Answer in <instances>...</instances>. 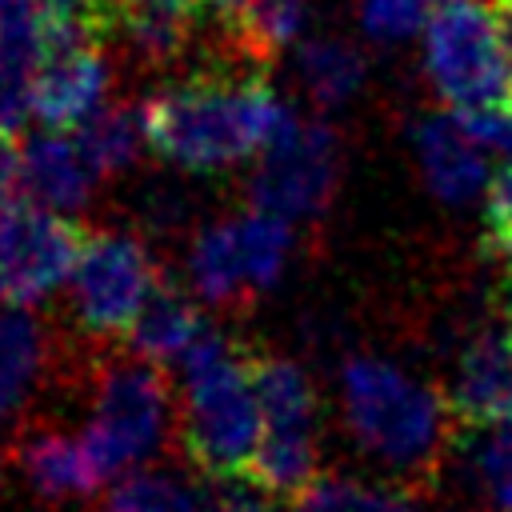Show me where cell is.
<instances>
[{
	"label": "cell",
	"mask_w": 512,
	"mask_h": 512,
	"mask_svg": "<svg viewBox=\"0 0 512 512\" xmlns=\"http://www.w3.org/2000/svg\"><path fill=\"white\" fill-rule=\"evenodd\" d=\"M296 112L256 80L192 76L144 100L148 144L184 172H224L264 152Z\"/></svg>",
	"instance_id": "1"
},
{
	"label": "cell",
	"mask_w": 512,
	"mask_h": 512,
	"mask_svg": "<svg viewBox=\"0 0 512 512\" xmlns=\"http://www.w3.org/2000/svg\"><path fill=\"white\" fill-rule=\"evenodd\" d=\"M340 408L352 440L400 480H432L448 456L452 428L460 424L448 392L380 356L344 360Z\"/></svg>",
	"instance_id": "2"
},
{
	"label": "cell",
	"mask_w": 512,
	"mask_h": 512,
	"mask_svg": "<svg viewBox=\"0 0 512 512\" xmlns=\"http://www.w3.org/2000/svg\"><path fill=\"white\" fill-rule=\"evenodd\" d=\"M184 392L176 408V440L184 460L212 480H240L264 440V408L252 380V356L224 332H204L180 356Z\"/></svg>",
	"instance_id": "3"
},
{
	"label": "cell",
	"mask_w": 512,
	"mask_h": 512,
	"mask_svg": "<svg viewBox=\"0 0 512 512\" xmlns=\"http://www.w3.org/2000/svg\"><path fill=\"white\" fill-rule=\"evenodd\" d=\"M172 420V388L164 368L128 352L108 356L92 368V416L80 432L100 480H116L140 464H148L164 440Z\"/></svg>",
	"instance_id": "4"
},
{
	"label": "cell",
	"mask_w": 512,
	"mask_h": 512,
	"mask_svg": "<svg viewBox=\"0 0 512 512\" xmlns=\"http://www.w3.org/2000/svg\"><path fill=\"white\" fill-rule=\"evenodd\" d=\"M424 64L436 92L456 108L512 104V60L492 4L444 0L424 24Z\"/></svg>",
	"instance_id": "5"
},
{
	"label": "cell",
	"mask_w": 512,
	"mask_h": 512,
	"mask_svg": "<svg viewBox=\"0 0 512 512\" xmlns=\"http://www.w3.org/2000/svg\"><path fill=\"white\" fill-rule=\"evenodd\" d=\"M340 188V140L320 120L292 116L284 132L260 152L248 180V200L284 220H312L328 212Z\"/></svg>",
	"instance_id": "6"
},
{
	"label": "cell",
	"mask_w": 512,
	"mask_h": 512,
	"mask_svg": "<svg viewBox=\"0 0 512 512\" xmlns=\"http://www.w3.org/2000/svg\"><path fill=\"white\" fill-rule=\"evenodd\" d=\"M156 276L160 268L152 252L144 248V240L128 232L88 236L72 268V280H68V304H72L76 324L96 340L124 336L144 296L152 292Z\"/></svg>",
	"instance_id": "7"
},
{
	"label": "cell",
	"mask_w": 512,
	"mask_h": 512,
	"mask_svg": "<svg viewBox=\"0 0 512 512\" xmlns=\"http://www.w3.org/2000/svg\"><path fill=\"white\" fill-rule=\"evenodd\" d=\"M84 228L28 196L0 208V276L8 304H40L64 280L84 252Z\"/></svg>",
	"instance_id": "8"
},
{
	"label": "cell",
	"mask_w": 512,
	"mask_h": 512,
	"mask_svg": "<svg viewBox=\"0 0 512 512\" xmlns=\"http://www.w3.org/2000/svg\"><path fill=\"white\" fill-rule=\"evenodd\" d=\"M108 92V64L100 44H76L48 52L32 72V100L28 112L40 120V128L76 132L96 108H104Z\"/></svg>",
	"instance_id": "9"
},
{
	"label": "cell",
	"mask_w": 512,
	"mask_h": 512,
	"mask_svg": "<svg viewBox=\"0 0 512 512\" xmlns=\"http://www.w3.org/2000/svg\"><path fill=\"white\" fill-rule=\"evenodd\" d=\"M412 148L424 184L444 204H472L488 192V152L476 144L460 112H428L412 128Z\"/></svg>",
	"instance_id": "10"
},
{
	"label": "cell",
	"mask_w": 512,
	"mask_h": 512,
	"mask_svg": "<svg viewBox=\"0 0 512 512\" xmlns=\"http://www.w3.org/2000/svg\"><path fill=\"white\" fill-rule=\"evenodd\" d=\"M448 400L460 424L488 428L512 420V332L480 328L464 340L452 364Z\"/></svg>",
	"instance_id": "11"
},
{
	"label": "cell",
	"mask_w": 512,
	"mask_h": 512,
	"mask_svg": "<svg viewBox=\"0 0 512 512\" xmlns=\"http://www.w3.org/2000/svg\"><path fill=\"white\" fill-rule=\"evenodd\" d=\"M52 352V332L36 312L24 304L0 312V428L24 420L44 380L52 376Z\"/></svg>",
	"instance_id": "12"
},
{
	"label": "cell",
	"mask_w": 512,
	"mask_h": 512,
	"mask_svg": "<svg viewBox=\"0 0 512 512\" xmlns=\"http://www.w3.org/2000/svg\"><path fill=\"white\" fill-rule=\"evenodd\" d=\"M200 332H204V316H200L192 292L180 280H172L168 272H160L152 292L144 296L136 320L128 324L124 344H128V352L164 368V364H180V356L188 352V344Z\"/></svg>",
	"instance_id": "13"
},
{
	"label": "cell",
	"mask_w": 512,
	"mask_h": 512,
	"mask_svg": "<svg viewBox=\"0 0 512 512\" xmlns=\"http://www.w3.org/2000/svg\"><path fill=\"white\" fill-rule=\"evenodd\" d=\"M16 464L28 488L44 500H76L92 496L104 480L84 448L80 436H68L60 428H28L16 444Z\"/></svg>",
	"instance_id": "14"
},
{
	"label": "cell",
	"mask_w": 512,
	"mask_h": 512,
	"mask_svg": "<svg viewBox=\"0 0 512 512\" xmlns=\"http://www.w3.org/2000/svg\"><path fill=\"white\" fill-rule=\"evenodd\" d=\"M24 196L56 208V212H80L92 200V168L80 156L76 136L40 128L36 136L24 140Z\"/></svg>",
	"instance_id": "15"
},
{
	"label": "cell",
	"mask_w": 512,
	"mask_h": 512,
	"mask_svg": "<svg viewBox=\"0 0 512 512\" xmlns=\"http://www.w3.org/2000/svg\"><path fill=\"white\" fill-rule=\"evenodd\" d=\"M188 284L204 304H212L220 312H240L256 300V288L248 280V264H244V252H240L236 220L204 224L192 236Z\"/></svg>",
	"instance_id": "16"
},
{
	"label": "cell",
	"mask_w": 512,
	"mask_h": 512,
	"mask_svg": "<svg viewBox=\"0 0 512 512\" xmlns=\"http://www.w3.org/2000/svg\"><path fill=\"white\" fill-rule=\"evenodd\" d=\"M252 380H256V396H260V408H264V432L316 436L320 396H316L312 376L296 360L260 352V356H252Z\"/></svg>",
	"instance_id": "17"
},
{
	"label": "cell",
	"mask_w": 512,
	"mask_h": 512,
	"mask_svg": "<svg viewBox=\"0 0 512 512\" xmlns=\"http://www.w3.org/2000/svg\"><path fill=\"white\" fill-rule=\"evenodd\" d=\"M76 144H80V156L84 164L92 168L96 180H108V176H120L128 172L136 160H140V148L148 144V124H144V104H104L96 108L76 132Z\"/></svg>",
	"instance_id": "18"
},
{
	"label": "cell",
	"mask_w": 512,
	"mask_h": 512,
	"mask_svg": "<svg viewBox=\"0 0 512 512\" xmlns=\"http://www.w3.org/2000/svg\"><path fill=\"white\" fill-rule=\"evenodd\" d=\"M304 16H308V0H244L236 20L224 24L228 52L248 64H268L300 36Z\"/></svg>",
	"instance_id": "19"
},
{
	"label": "cell",
	"mask_w": 512,
	"mask_h": 512,
	"mask_svg": "<svg viewBox=\"0 0 512 512\" xmlns=\"http://www.w3.org/2000/svg\"><path fill=\"white\" fill-rule=\"evenodd\" d=\"M296 72L320 108H340L364 84V56H360V48H352L340 36H320V40L300 44Z\"/></svg>",
	"instance_id": "20"
},
{
	"label": "cell",
	"mask_w": 512,
	"mask_h": 512,
	"mask_svg": "<svg viewBox=\"0 0 512 512\" xmlns=\"http://www.w3.org/2000/svg\"><path fill=\"white\" fill-rule=\"evenodd\" d=\"M208 508L212 504L184 476L140 464L104 488L96 512H208Z\"/></svg>",
	"instance_id": "21"
},
{
	"label": "cell",
	"mask_w": 512,
	"mask_h": 512,
	"mask_svg": "<svg viewBox=\"0 0 512 512\" xmlns=\"http://www.w3.org/2000/svg\"><path fill=\"white\" fill-rule=\"evenodd\" d=\"M296 512H420L416 496L396 484H372L356 476H316L308 492H300Z\"/></svg>",
	"instance_id": "22"
},
{
	"label": "cell",
	"mask_w": 512,
	"mask_h": 512,
	"mask_svg": "<svg viewBox=\"0 0 512 512\" xmlns=\"http://www.w3.org/2000/svg\"><path fill=\"white\" fill-rule=\"evenodd\" d=\"M116 32L124 36L128 52H132L140 64L164 68V64H176V60L188 52L192 16L156 12V8H120Z\"/></svg>",
	"instance_id": "23"
},
{
	"label": "cell",
	"mask_w": 512,
	"mask_h": 512,
	"mask_svg": "<svg viewBox=\"0 0 512 512\" xmlns=\"http://www.w3.org/2000/svg\"><path fill=\"white\" fill-rule=\"evenodd\" d=\"M236 232H240V252H244V264H248V280L260 292H268L280 272H284V260H288V244H292V232H288V220L284 216H272V212H244L236 216Z\"/></svg>",
	"instance_id": "24"
},
{
	"label": "cell",
	"mask_w": 512,
	"mask_h": 512,
	"mask_svg": "<svg viewBox=\"0 0 512 512\" xmlns=\"http://www.w3.org/2000/svg\"><path fill=\"white\" fill-rule=\"evenodd\" d=\"M472 472H476V488L484 504L492 512H512V420L480 428Z\"/></svg>",
	"instance_id": "25"
},
{
	"label": "cell",
	"mask_w": 512,
	"mask_h": 512,
	"mask_svg": "<svg viewBox=\"0 0 512 512\" xmlns=\"http://www.w3.org/2000/svg\"><path fill=\"white\" fill-rule=\"evenodd\" d=\"M432 0H360V24L372 40H408L424 28Z\"/></svg>",
	"instance_id": "26"
},
{
	"label": "cell",
	"mask_w": 512,
	"mask_h": 512,
	"mask_svg": "<svg viewBox=\"0 0 512 512\" xmlns=\"http://www.w3.org/2000/svg\"><path fill=\"white\" fill-rule=\"evenodd\" d=\"M32 72L36 64L0 40V136H12L20 128L32 100Z\"/></svg>",
	"instance_id": "27"
},
{
	"label": "cell",
	"mask_w": 512,
	"mask_h": 512,
	"mask_svg": "<svg viewBox=\"0 0 512 512\" xmlns=\"http://www.w3.org/2000/svg\"><path fill=\"white\" fill-rule=\"evenodd\" d=\"M460 120L468 124V132L476 136V144L488 156H504L512 160V104H480V108H464Z\"/></svg>",
	"instance_id": "28"
},
{
	"label": "cell",
	"mask_w": 512,
	"mask_h": 512,
	"mask_svg": "<svg viewBox=\"0 0 512 512\" xmlns=\"http://www.w3.org/2000/svg\"><path fill=\"white\" fill-rule=\"evenodd\" d=\"M484 228H488V244L512 236V160H504L484 192Z\"/></svg>",
	"instance_id": "29"
},
{
	"label": "cell",
	"mask_w": 512,
	"mask_h": 512,
	"mask_svg": "<svg viewBox=\"0 0 512 512\" xmlns=\"http://www.w3.org/2000/svg\"><path fill=\"white\" fill-rule=\"evenodd\" d=\"M24 196V156L12 136H0V208Z\"/></svg>",
	"instance_id": "30"
},
{
	"label": "cell",
	"mask_w": 512,
	"mask_h": 512,
	"mask_svg": "<svg viewBox=\"0 0 512 512\" xmlns=\"http://www.w3.org/2000/svg\"><path fill=\"white\" fill-rule=\"evenodd\" d=\"M120 8H156V12H176V16H196L204 0H120Z\"/></svg>",
	"instance_id": "31"
},
{
	"label": "cell",
	"mask_w": 512,
	"mask_h": 512,
	"mask_svg": "<svg viewBox=\"0 0 512 512\" xmlns=\"http://www.w3.org/2000/svg\"><path fill=\"white\" fill-rule=\"evenodd\" d=\"M208 512H272V508L264 500H256V496H224Z\"/></svg>",
	"instance_id": "32"
},
{
	"label": "cell",
	"mask_w": 512,
	"mask_h": 512,
	"mask_svg": "<svg viewBox=\"0 0 512 512\" xmlns=\"http://www.w3.org/2000/svg\"><path fill=\"white\" fill-rule=\"evenodd\" d=\"M492 16H496L500 40H504V48H508V60H512V0H492Z\"/></svg>",
	"instance_id": "33"
},
{
	"label": "cell",
	"mask_w": 512,
	"mask_h": 512,
	"mask_svg": "<svg viewBox=\"0 0 512 512\" xmlns=\"http://www.w3.org/2000/svg\"><path fill=\"white\" fill-rule=\"evenodd\" d=\"M240 4H244V0H204V8H208L216 20H224V24H232V20H236Z\"/></svg>",
	"instance_id": "34"
},
{
	"label": "cell",
	"mask_w": 512,
	"mask_h": 512,
	"mask_svg": "<svg viewBox=\"0 0 512 512\" xmlns=\"http://www.w3.org/2000/svg\"><path fill=\"white\" fill-rule=\"evenodd\" d=\"M496 252H500V260H504V280H508V288H512V236L496 240Z\"/></svg>",
	"instance_id": "35"
},
{
	"label": "cell",
	"mask_w": 512,
	"mask_h": 512,
	"mask_svg": "<svg viewBox=\"0 0 512 512\" xmlns=\"http://www.w3.org/2000/svg\"><path fill=\"white\" fill-rule=\"evenodd\" d=\"M0 300H4V276H0Z\"/></svg>",
	"instance_id": "36"
},
{
	"label": "cell",
	"mask_w": 512,
	"mask_h": 512,
	"mask_svg": "<svg viewBox=\"0 0 512 512\" xmlns=\"http://www.w3.org/2000/svg\"><path fill=\"white\" fill-rule=\"evenodd\" d=\"M0 476H4V460H0Z\"/></svg>",
	"instance_id": "37"
},
{
	"label": "cell",
	"mask_w": 512,
	"mask_h": 512,
	"mask_svg": "<svg viewBox=\"0 0 512 512\" xmlns=\"http://www.w3.org/2000/svg\"><path fill=\"white\" fill-rule=\"evenodd\" d=\"M432 4H444V0H432Z\"/></svg>",
	"instance_id": "38"
},
{
	"label": "cell",
	"mask_w": 512,
	"mask_h": 512,
	"mask_svg": "<svg viewBox=\"0 0 512 512\" xmlns=\"http://www.w3.org/2000/svg\"><path fill=\"white\" fill-rule=\"evenodd\" d=\"M508 332H512V324H508Z\"/></svg>",
	"instance_id": "39"
}]
</instances>
